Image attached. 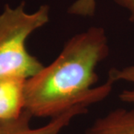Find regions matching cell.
Wrapping results in <instances>:
<instances>
[{
	"mask_svg": "<svg viewBox=\"0 0 134 134\" xmlns=\"http://www.w3.org/2000/svg\"><path fill=\"white\" fill-rule=\"evenodd\" d=\"M117 5L126 10L130 22L134 23V0H113Z\"/></svg>",
	"mask_w": 134,
	"mask_h": 134,
	"instance_id": "cell-8",
	"label": "cell"
},
{
	"mask_svg": "<svg viewBox=\"0 0 134 134\" xmlns=\"http://www.w3.org/2000/svg\"><path fill=\"white\" fill-rule=\"evenodd\" d=\"M84 134H134V107L110 111L96 119Z\"/></svg>",
	"mask_w": 134,
	"mask_h": 134,
	"instance_id": "cell-5",
	"label": "cell"
},
{
	"mask_svg": "<svg viewBox=\"0 0 134 134\" xmlns=\"http://www.w3.org/2000/svg\"><path fill=\"white\" fill-rule=\"evenodd\" d=\"M88 107L85 104L75 106L62 114L52 118L46 125L37 128L31 127L30 121L32 115L24 110L17 119L2 121L0 134H60L76 116L86 113Z\"/></svg>",
	"mask_w": 134,
	"mask_h": 134,
	"instance_id": "cell-3",
	"label": "cell"
},
{
	"mask_svg": "<svg viewBox=\"0 0 134 134\" xmlns=\"http://www.w3.org/2000/svg\"><path fill=\"white\" fill-rule=\"evenodd\" d=\"M24 2L14 8L6 5L0 14V77L28 79L45 66L28 52L25 43L34 31L49 22V6L41 5L34 13L26 12Z\"/></svg>",
	"mask_w": 134,
	"mask_h": 134,
	"instance_id": "cell-2",
	"label": "cell"
},
{
	"mask_svg": "<svg viewBox=\"0 0 134 134\" xmlns=\"http://www.w3.org/2000/svg\"><path fill=\"white\" fill-rule=\"evenodd\" d=\"M108 77L116 83L125 81L132 83V89L125 90L119 94L120 100L125 103L132 104L134 107V63L121 69L113 68L108 73Z\"/></svg>",
	"mask_w": 134,
	"mask_h": 134,
	"instance_id": "cell-6",
	"label": "cell"
},
{
	"mask_svg": "<svg viewBox=\"0 0 134 134\" xmlns=\"http://www.w3.org/2000/svg\"><path fill=\"white\" fill-rule=\"evenodd\" d=\"M19 77H0V121L19 118L25 110V83Z\"/></svg>",
	"mask_w": 134,
	"mask_h": 134,
	"instance_id": "cell-4",
	"label": "cell"
},
{
	"mask_svg": "<svg viewBox=\"0 0 134 134\" xmlns=\"http://www.w3.org/2000/svg\"><path fill=\"white\" fill-rule=\"evenodd\" d=\"M96 10V0H76L68 9V13L83 17L93 16Z\"/></svg>",
	"mask_w": 134,
	"mask_h": 134,
	"instance_id": "cell-7",
	"label": "cell"
},
{
	"mask_svg": "<svg viewBox=\"0 0 134 134\" xmlns=\"http://www.w3.org/2000/svg\"><path fill=\"white\" fill-rule=\"evenodd\" d=\"M1 122H2V121H0V124H1Z\"/></svg>",
	"mask_w": 134,
	"mask_h": 134,
	"instance_id": "cell-9",
	"label": "cell"
},
{
	"mask_svg": "<svg viewBox=\"0 0 134 134\" xmlns=\"http://www.w3.org/2000/svg\"><path fill=\"white\" fill-rule=\"evenodd\" d=\"M110 54L104 29L91 27L69 39L51 64L28 78L25 83V110L36 117L62 114L80 104L90 106L105 99L115 82L98 81L96 68Z\"/></svg>",
	"mask_w": 134,
	"mask_h": 134,
	"instance_id": "cell-1",
	"label": "cell"
}]
</instances>
